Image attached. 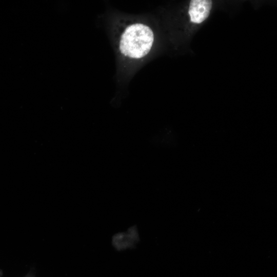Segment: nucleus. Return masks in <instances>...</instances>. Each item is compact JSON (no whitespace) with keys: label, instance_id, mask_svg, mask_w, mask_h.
Segmentation results:
<instances>
[{"label":"nucleus","instance_id":"1","mask_svg":"<svg viewBox=\"0 0 277 277\" xmlns=\"http://www.w3.org/2000/svg\"><path fill=\"white\" fill-rule=\"evenodd\" d=\"M153 42L154 34L149 27L141 23L133 24L122 34L119 49L124 56L139 59L149 52Z\"/></svg>","mask_w":277,"mask_h":277},{"label":"nucleus","instance_id":"2","mask_svg":"<svg viewBox=\"0 0 277 277\" xmlns=\"http://www.w3.org/2000/svg\"><path fill=\"white\" fill-rule=\"evenodd\" d=\"M212 4V1L209 0L191 1L188 10L190 21L195 24L204 21L210 14Z\"/></svg>","mask_w":277,"mask_h":277}]
</instances>
